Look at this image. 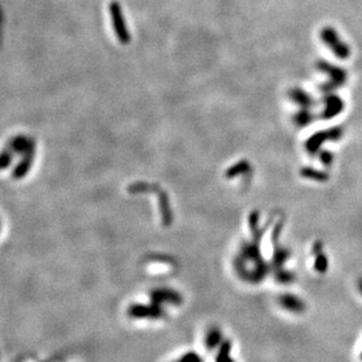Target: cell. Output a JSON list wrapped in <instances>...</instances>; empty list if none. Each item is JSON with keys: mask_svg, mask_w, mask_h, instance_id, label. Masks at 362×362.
I'll return each instance as SVG.
<instances>
[{"mask_svg": "<svg viewBox=\"0 0 362 362\" xmlns=\"http://www.w3.org/2000/svg\"><path fill=\"white\" fill-rule=\"evenodd\" d=\"M36 147V142L32 137L26 135H17L12 137L9 142V150L18 155H25L29 149Z\"/></svg>", "mask_w": 362, "mask_h": 362, "instance_id": "7", "label": "cell"}, {"mask_svg": "<svg viewBox=\"0 0 362 362\" xmlns=\"http://www.w3.org/2000/svg\"><path fill=\"white\" fill-rule=\"evenodd\" d=\"M357 288H359V291H360V293L362 294V278H361V279H360L359 281H357Z\"/></svg>", "mask_w": 362, "mask_h": 362, "instance_id": "15", "label": "cell"}, {"mask_svg": "<svg viewBox=\"0 0 362 362\" xmlns=\"http://www.w3.org/2000/svg\"><path fill=\"white\" fill-rule=\"evenodd\" d=\"M281 308L293 314H300L306 310V304L300 297L293 294V293H285L281 294L278 299Z\"/></svg>", "mask_w": 362, "mask_h": 362, "instance_id": "6", "label": "cell"}, {"mask_svg": "<svg viewBox=\"0 0 362 362\" xmlns=\"http://www.w3.org/2000/svg\"><path fill=\"white\" fill-rule=\"evenodd\" d=\"M110 21L114 29V33L122 45H128L131 41V36L129 32L127 21H125L123 10H122L121 4L117 0H112L108 6Z\"/></svg>", "mask_w": 362, "mask_h": 362, "instance_id": "1", "label": "cell"}, {"mask_svg": "<svg viewBox=\"0 0 362 362\" xmlns=\"http://www.w3.org/2000/svg\"><path fill=\"white\" fill-rule=\"evenodd\" d=\"M330 261L327 257L323 254L321 251L318 253H315V260H314V270L318 273H325L328 270Z\"/></svg>", "mask_w": 362, "mask_h": 362, "instance_id": "11", "label": "cell"}, {"mask_svg": "<svg viewBox=\"0 0 362 362\" xmlns=\"http://www.w3.org/2000/svg\"><path fill=\"white\" fill-rule=\"evenodd\" d=\"M249 169H250L249 162H247V161H241V162H238L237 164H235L234 167H231L230 169H228L227 175H230V176H235V175L246 173V171Z\"/></svg>", "mask_w": 362, "mask_h": 362, "instance_id": "12", "label": "cell"}, {"mask_svg": "<svg viewBox=\"0 0 362 362\" xmlns=\"http://www.w3.org/2000/svg\"><path fill=\"white\" fill-rule=\"evenodd\" d=\"M11 162H12V151L11 150H4L3 152V168H7L10 164H11Z\"/></svg>", "mask_w": 362, "mask_h": 362, "instance_id": "14", "label": "cell"}, {"mask_svg": "<svg viewBox=\"0 0 362 362\" xmlns=\"http://www.w3.org/2000/svg\"><path fill=\"white\" fill-rule=\"evenodd\" d=\"M314 120L313 114H312L311 109H300L298 113L294 115V123L298 127H306Z\"/></svg>", "mask_w": 362, "mask_h": 362, "instance_id": "10", "label": "cell"}, {"mask_svg": "<svg viewBox=\"0 0 362 362\" xmlns=\"http://www.w3.org/2000/svg\"><path fill=\"white\" fill-rule=\"evenodd\" d=\"M300 175L302 177L306 178V180L315 181V182H325L328 180V175H327L325 171L314 169V168L311 167H305L300 170Z\"/></svg>", "mask_w": 362, "mask_h": 362, "instance_id": "9", "label": "cell"}, {"mask_svg": "<svg viewBox=\"0 0 362 362\" xmlns=\"http://www.w3.org/2000/svg\"><path fill=\"white\" fill-rule=\"evenodd\" d=\"M317 67L318 70L321 71L322 73H325L330 78L328 81L320 86V89H321L323 93H333L334 89L344 86L346 81H347V73H346V71L342 70L341 67L326 62V61H320V62H318Z\"/></svg>", "mask_w": 362, "mask_h": 362, "instance_id": "2", "label": "cell"}, {"mask_svg": "<svg viewBox=\"0 0 362 362\" xmlns=\"http://www.w3.org/2000/svg\"><path fill=\"white\" fill-rule=\"evenodd\" d=\"M323 104H325V107H323L321 113V119L323 120L333 119L344 110V102H342L341 97L333 93H328L326 95L325 98H323Z\"/></svg>", "mask_w": 362, "mask_h": 362, "instance_id": "5", "label": "cell"}, {"mask_svg": "<svg viewBox=\"0 0 362 362\" xmlns=\"http://www.w3.org/2000/svg\"><path fill=\"white\" fill-rule=\"evenodd\" d=\"M342 135H344V130H342L341 127H332L312 135L310 139L306 141L305 147H306L308 154L314 155L320 150V147H321L323 143L331 142V141H339L342 137Z\"/></svg>", "mask_w": 362, "mask_h": 362, "instance_id": "4", "label": "cell"}, {"mask_svg": "<svg viewBox=\"0 0 362 362\" xmlns=\"http://www.w3.org/2000/svg\"><path fill=\"white\" fill-rule=\"evenodd\" d=\"M288 96L293 102H294V104H297L300 107V109H311L315 104L314 98L312 97L310 94L300 88H294L289 90Z\"/></svg>", "mask_w": 362, "mask_h": 362, "instance_id": "8", "label": "cell"}, {"mask_svg": "<svg viewBox=\"0 0 362 362\" xmlns=\"http://www.w3.org/2000/svg\"><path fill=\"white\" fill-rule=\"evenodd\" d=\"M319 158H320V162H321L323 166H331L334 159V156L332 152L328 150H321L319 154Z\"/></svg>", "mask_w": 362, "mask_h": 362, "instance_id": "13", "label": "cell"}, {"mask_svg": "<svg viewBox=\"0 0 362 362\" xmlns=\"http://www.w3.org/2000/svg\"><path fill=\"white\" fill-rule=\"evenodd\" d=\"M320 38H321L322 43L333 52V54L337 58L345 60L350 56L349 46L345 41L341 40V38L339 37L338 32L334 28L330 27V26L322 28L321 33H320Z\"/></svg>", "mask_w": 362, "mask_h": 362, "instance_id": "3", "label": "cell"}, {"mask_svg": "<svg viewBox=\"0 0 362 362\" xmlns=\"http://www.w3.org/2000/svg\"><path fill=\"white\" fill-rule=\"evenodd\" d=\"M361 359H362V352H361Z\"/></svg>", "mask_w": 362, "mask_h": 362, "instance_id": "16", "label": "cell"}]
</instances>
